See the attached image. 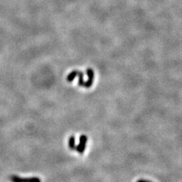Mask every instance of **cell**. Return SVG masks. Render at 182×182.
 I'll list each match as a JSON object with an SVG mask.
<instances>
[{
    "instance_id": "obj_1",
    "label": "cell",
    "mask_w": 182,
    "mask_h": 182,
    "mask_svg": "<svg viewBox=\"0 0 182 182\" xmlns=\"http://www.w3.org/2000/svg\"><path fill=\"white\" fill-rule=\"evenodd\" d=\"M87 136L86 135H81L80 137L79 140V144L77 147H76V151L78 152H79L80 154H82L85 151L86 149V142H87Z\"/></svg>"
},
{
    "instance_id": "obj_2",
    "label": "cell",
    "mask_w": 182,
    "mask_h": 182,
    "mask_svg": "<svg viewBox=\"0 0 182 182\" xmlns=\"http://www.w3.org/2000/svg\"><path fill=\"white\" fill-rule=\"evenodd\" d=\"M12 182H38L41 181L39 177H31V178H22L17 175H12L10 177Z\"/></svg>"
},
{
    "instance_id": "obj_3",
    "label": "cell",
    "mask_w": 182,
    "mask_h": 182,
    "mask_svg": "<svg viewBox=\"0 0 182 182\" xmlns=\"http://www.w3.org/2000/svg\"><path fill=\"white\" fill-rule=\"evenodd\" d=\"M69 147L71 150L76 149V144H75V137L74 136H70L69 139Z\"/></svg>"
},
{
    "instance_id": "obj_4",
    "label": "cell",
    "mask_w": 182,
    "mask_h": 182,
    "mask_svg": "<svg viewBox=\"0 0 182 182\" xmlns=\"http://www.w3.org/2000/svg\"><path fill=\"white\" fill-rule=\"evenodd\" d=\"M136 182H151V181H147V180H144V179H140V180L137 181Z\"/></svg>"
},
{
    "instance_id": "obj_5",
    "label": "cell",
    "mask_w": 182,
    "mask_h": 182,
    "mask_svg": "<svg viewBox=\"0 0 182 182\" xmlns=\"http://www.w3.org/2000/svg\"><path fill=\"white\" fill-rule=\"evenodd\" d=\"M38 182H41V181H38Z\"/></svg>"
}]
</instances>
